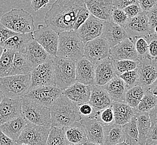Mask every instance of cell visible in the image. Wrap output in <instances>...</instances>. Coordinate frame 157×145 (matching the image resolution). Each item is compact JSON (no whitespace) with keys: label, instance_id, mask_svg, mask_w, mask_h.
Segmentation results:
<instances>
[{"label":"cell","instance_id":"6da1fadb","mask_svg":"<svg viewBox=\"0 0 157 145\" xmlns=\"http://www.w3.org/2000/svg\"><path fill=\"white\" fill-rule=\"evenodd\" d=\"M85 0H56L45 13L44 22L58 34L73 30L76 15Z\"/></svg>","mask_w":157,"mask_h":145},{"label":"cell","instance_id":"7a4b0ae2","mask_svg":"<svg viewBox=\"0 0 157 145\" xmlns=\"http://www.w3.org/2000/svg\"><path fill=\"white\" fill-rule=\"evenodd\" d=\"M51 126L66 128L82 119L78 106L62 95L50 107Z\"/></svg>","mask_w":157,"mask_h":145},{"label":"cell","instance_id":"3957f363","mask_svg":"<svg viewBox=\"0 0 157 145\" xmlns=\"http://www.w3.org/2000/svg\"><path fill=\"white\" fill-rule=\"evenodd\" d=\"M85 43L75 30L60 33L57 57L76 61L84 57Z\"/></svg>","mask_w":157,"mask_h":145},{"label":"cell","instance_id":"277c9868","mask_svg":"<svg viewBox=\"0 0 157 145\" xmlns=\"http://www.w3.org/2000/svg\"><path fill=\"white\" fill-rule=\"evenodd\" d=\"M0 21L16 33L33 32L35 30L34 20L32 14L22 9H13L5 13Z\"/></svg>","mask_w":157,"mask_h":145},{"label":"cell","instance_id":"5b68a950","mask_svg":"<svg viewBox=\"0 0 157 145\" xmlns=\"http://www.w3.org/2000/svg\"><path fill=\"white\" fill-rule=\"evenodd\" d=\"M21 116L28 123L50 128V108L39 104L26 97H21Z\"/></svg>","mask_w":157,"mask_h":145},{"label":"cell","instance_id":"8992f818","mask_svg":"<svg viewBox=\"0 0 157 145\" xmlns=\"http://www.w3.org/2000/svg\"><path fill=\"white\" fill-rule=\"evenodd\" d=\"M30 87V73L0 77V90L5 97L21 98L28 92Z\"/></svg>","mask_w":157,"mask_h":145},{"label":"cell","instance_id":"52a82bcc","mask_svg":"<svg viewBox=\"0 0 157 145\" xmlns=\"http://www.w3.org/2000/svg\"><path fill=\"white\" fill-rule=\"evenodd\" d=\"M55 85L64 90L75 81V61L61 57H53Z\"/></svg>","mask_w":157,"mask_h":145},{"label":"cell","instance_id":"ba28073f","mask_svg":"<svg viewBox=\"0 0 157 145\" xmlns=\"http://www.w3.org/2000/svg\"><path fill=\"white\" fill-rule=\"evenodd\" d=\"M50 128L28 123L16 141V145H47Z\"/></svg>","mask_w":157,"mask_h":145},{"label":"cell","instance_id":"9c48e42d","mask_svg":"<svg viewBox=\"0 0 157 145\" xmlns=\"http://www.w3.org/2000/svg\"><path fill=\"white\" fill-rule=\"evenodd\" d=\"M30 89L41 86L55 85L53 58L46 62L35 66L30 72Z\"/></svg>","mask_w":157,"mask_h":145},{"label":"cell","instance_id":"30bf717a","mask_svg":"<svg viewBox=\"0 0 157 145\" xmlns=\"http://www.w3.org/2000/svg\"><path fill=\"white\" fill-rule=\"evenodd\" d=\"M63 95V90L56 85H45L31 89L24 97L50 108Z\"/></svg>","mask_w":157,"mask_h":145},{"label":"cell","instance_id":"8fae6325","mask_svg":"<svg viewBox=\"0 0 157 145\" xmlns=\"http://www.w3.org/2000/svg\"><path fill=\"white\" fill-rule=\"evenodd\" d=\"M111 55V47L101 35L85 44L84 57L94 64Z\"/></svg>","mask_w":157,"mask_h":145},{"label":"cell","instance_id":"7c38bea8","mask_svg":"<svg viewBox=\"0 0 157 145\" xmlns=\"http://www.w3.org/2000/svg\"><path fill=\"white\" fill-rule=\"evenodd\" d=\"M34 39L52 57L57 56L59 34L47 25L39 24L33 32Z\"/></svg>","mask_w":157,"mask_h":145},{"label":"cell","instance_id":"4fadbf2b","mask_svg":"<svg viewBox=\"0 0 157 145\" xmlns=\"http://www.w3.org/2000/svg\"><path fill=\"white\" fill-rule=\"evenodd\" d=\"M124 28L129 38L147 36L152 34L147 16V12L143 11L137 16L129 18Z\"/></svg>","mask_w":157,"mask_h":145},{"label":"cell","instance_id":"5bb4252c","mask_svg":"<svg viewBox=\"0 0 157 145\" xmlns=\"http://www.w3.org/2000/svg\"><path fill=\"white\" fill-rule=\"evenodd\" d=\"M139 76V85L145 89L150 88L157 78V60L150 57L139 60L136 68Z\"/></svg>","mask_w":157,"mask_h":145},{"label":"cell","instance_id":"9a60e30c","mask_svg":"<svg viewBox=\"0 0 157 145\" xmlns=\"http://www.w3.org/2000/svg\"><path fill=\"white\" fill-rule=\"evenodd\" d=\"M104 21L90 15L76 32L85 44L102 35Z\"/></svg>","mask_w":157,"mask_h":145},{"label":"cell","instance_id":"2e32d148","mask_svg":"<svg viewBox=\"0 0 157 145\" xmlns=\"http://www.w3.org/2000/svg\"><path fill=\"white\" fill-rule=\"evenodd\" d=\"M21 98L5 97L0 103V125L21 115Z\"/></svg>","mask_w":157,"mask_h":145},{"label":"cell","instance_id":"e0dca14e","mask_svg":"<svg viewBox=\"0 0 157 145\" xmlns=\"http://www.w3.org/2000/svg\"><path fill=\"white\" fill-rule=\"evenodd\" d=\"M81 123L85 128L88 145L104 144V125L95 118H82Z\"/></svg>","mask_w":157,"mask_h":145},{"label":"cell","instance_id":"ac0fdd59","mask_svg":"<svg viewBox=\"0 0 157 145\" xmlns=\"http://www.w3.org/2000/svg\"><path fill=\"white\" fill-rule=\"evenodd\" d=\"M91 15L104 21H112L113 0H85Z\"/></svg>","mask_w":157,"mask_h":145},{"label":"cell","instance_id":"d6986e66","mask_svg":"<svg viewBox=\"0 0 157 145\" xmlns=\"http://www.w3.org/2000/svg\"><path fill=\"white\" fill-rule=\"evenodd\" d=\"M94 84L104 86L117 76L113 59L108 58L94 64Z\"/></svg>","mask_w":157,"mask_h":145},{"label":"cell","instance_id":"ffe728a7","mask_svg":"<svg viewBox=\"0 0 157 145\" xmlns=\"http://www.w3.org/2000/svg\"><path fill=\"white\" fill-rule=\"evenodd\" d=\"M110 58L115 60H138V56L134 43L129 38L111 47Z\"/></svg>","mask_w":157,"mask_h":145},{"label":"cell","instance_id":"44dd1931","mask_svg":"<svg viewBox=\"0 0 157 145\" xmlns=\"http://www.w3.org/2000/svg\"><path fill=\"white\" fill-rule=\"evenodd\" d=\"M91 91V85L75 82L63 90V95L78 106L89 102Z\"/></svg>","mask_w":157,"mask_h":145},{"label":"cell","instance_id":"7402d4cb","mask_svg":"<svg viewBox=\"0 0 157 145\" xmlns=\"http://www.w3.org/2000/svg\"><path fill=\"white\" fill-rule=\"evenodd\" d=\"M94 65L85 57L75 61V81L86 85L94 84Z\"/></svg>","mask_w":157,"mask_h":145},{"label":"cell","instance_id":"603a6c76","mask_svg":"<svg viewBox=\"0 0 157 145\" xmlns=\"http://www.w3.org/2000/svg\"><path fill=\"white\" fill-rule=\"evenodd\" d=\"M101 36L106 40L111 47L119 44L129 35L125 28L113 21H104V27Z\"/></svg>","mask_w":157,"mask_h":145},{"label":"cell","instance_id":"cb8c5ba5","mask_svg":"<svg viewBox=\"0 0 157 145\" xmlns=\"http://www.w3.org/2000/svg\"><path fill=\"white\" fill-rule=\"evenodd\" d=\"M24 53L34 68L53 58L34 39L29 41Z\"/></svg>","mask_w":157,"mask_h":145},{"label":"cell","instance_id":"d4e9b609","mask_svg":"<svg viewBox=\"0 0 157 145\" xmlns=\"http://www.w3.org/2000/svg\"><path fill=\"white\" fill-rule=\"evenodd\" d=\"M88 103L94 108L96 111H99L111 106L113 101L102 86L94 84L91 85V95Z\"/></svg>","mask_w":157,"mask_h":145},{"label":"cell","instance_id":"484cf974","mask_svg":"<svg viewBox=\"0 0 157 145\" xmlns=\"http://www.w3.org/2000/svg\"><path fill=\"white\" fill-rule=\"evenodd\" d=\"M112 107L114 113V122L121 126L130 122L137 113L135 109L124 101L113 102Z\"/></svg>","mask_w":157,"mask_h":145},{"label":"cell","instance_id":"4316f807","mask_svg":"<svg viewBox=\"0 0 157 145\" xmlns=\"http://www.w3.org/2000/svg\"><path fill=\"white\" fill-rule=\"evenodd\" d=\"M102 87L108 93L113 102L125 101L126 92L128 89L123 79L119 76L113 77Z\"/></svg>","mask_w":157,"mask_h":145},{"label":"cell","instance_id":"83f0119b","mask_svg":"<svg viewBox=\"0 0 157 145\" xmlns=\"http://www.w3.org/2000/svg\"><path fill=\"white\" fill-rule=\"evenodd\" d=\"M34 39L33 32L16 33V34L9 38L2 46L14 52L25 53L29 41Z\"/></svg>","mask_w":157,"mask_h":145},{"label":"cell","instance_id":"f1b7e54d","mask_svg":"<svg viewBox=\"0 0 157 145\" xmlns=\"http://www.w3.org/2000/svg\"><path fill=\"white\" fill-rule=\"evenodd\" d=\"M124 141L123 126L115 123L104 126L103 145H124Z\"/></svg>","mask_w":157,"mask_h":145},{"label":"cell","instance_id":"f546056e","mask_svg":"<svg viewBox=\"0 0 157 145\" xmlns=\"http://www.w3.org/2000/svg\"><path fill=\"white\" fill-rule=\"evenodd\" d=\"M28 122L21 115L0 125V129L6 136L16 142Z\"/></svg>","mask_w":157,"mask_h":145},{"label":"cell","instance_id":"4dcf8cb0","mask_svg":"<svg viewBox=\"0 0 157 145\" xmlns=\"http://www.w3.org/2000/svg\"><path fill=\"white\" fill-rule=\"evenodd\" d=\"M64 129L67 139L71 145H88L85 128L80 121Z\"/></svg>","mask_w":157,"mask_h":145},{"label":"cell","instance_id":"1f68e13d","mask_svg":"<svg viewBox=\"0 0 157 145\" xmlns=\"http://www.w3.org/2000/svg\"><path fill=\"white\" fill-rule=\"evenodd\" d=\"M138 129V145H146L151 129V121L149 112H138L136 114Z\"/></svg>","mask_w":157,"mask_h":145},{"label":"cell","instance_id":"d6a6232c","mask_svg":"<svg viewBox=\"0 0 157 145\" xmlns=\"http://www.w3.org/2000/svg\"><path fill=\"white\" fill-rule=\"evenodd\" d=\"M33 68L25 53L15 52L11 76L29 74Z\"/></svg>","mask_w":157,"mask_h":145},{"label":"cell","instance_id":"836d02e7","mask_svg":"<svg viewBox=\"0 0 157 145\" xmlns=\"http://www.w3.org/2000/svg\"><path fill=\"white\" fill-rule=\"evenodd\" d=\"M125 136L124 145H138V129L136 115L128 123L123 125Z\"/></svg>","mask_w":157,"mask_h":145},{"label":"cell","instance_id":"e575fe53","mask_svg":"<svg viewBox=\"0 0 157 145\" xmlns=\"http://www.w3.org/2000/svg\"><path fill=\"white\" fill-rule=\"evenodd\" d=\"M47 145H71L67 139L64 128L57 126L50 127L47 140Z\"/></svg>","mask_w":157,"mask_h":145},{"label":"cell","instance_id":"d590c367","mask_svg":"<svg viewBox=\"0 0 157 145\" xmlns=\"http://www.w3.org/2000/svg\"><path fill=\"white\" fill-rule=\"evenodd\" d=\"M145 90L146 89L139 84L128 89L126 92L124 102L136 110L144 95Z\"/></svg>","mask_w":157,"mask_h":145},{"label":"cell","instance_id":"8d00e7d4","mask_svg":"<svg viewBox=\"0 0 157 145\" xmlns=\"http://www.w3.org/2000/svg\"><path fill=\"white\" fill-rule=\"evenodd\" d=\"M14 54L13 51L3 48L0 58V77L11 76Z\"/></svg>","mask_w":157,"mask_h":145},{"label":"cell","instance_id":"74e56055","mask_svg":"<svg viewBox=\"0 0 157 145\" xmlns=\"http://www.w3.org/2000/svg\"><path fill=\"white\" fill-rule=\"evenodd\" d=\"M157 106V97L146 89L144 95L136 110L138 112H149Z\"/></svg>","mask_w":157,"mask_h":145},{"label":"cell","instance_id":"f35d334b","mask_svg":"<svg viewBox=\"0 0 157 145\" xmlns=\"http://www.w3.org/2000/svg\"><path fill=\"white\" fill-rule=\"evenodd\" d=\"M151 121V129L146 145H157V106L149 112Z\"/></svg>","mask_w":157,"mask_h":145},{"label":"cell","instance_id":"ab89813d","mask_svg":"<svg viewBox=\"0 0 157 145\" xmlns=\"http://www.w3.org/2000/svg\"><path fill=\"white\" fill-rule=\"evenodd\" d=\"M113 65L117 76H119L123 72L136 69L139 64V60H113Z\"/></svg>","mask_w":157,"mask_h":145},{"label":"cell","instance_id":"60d3db41","mask_svg":"<svg viewBox=\"0 0 157 145\" xmlns=\"http://www.w3.org/2000/svg\"><path fill=\"white\" fill-rule=\"evenodd\" d=\"M130 39L132 40L134 45L135 50L138 56V60L149 57L148 53V41L145 37L137 36Z\"/></svg>","mask_w":157,"mask_h":145},{"label":"cell","instance_id":"b9f144b4","mask_svg":"<svg viewBox=\"0 0 157 145\" xmlns=\"http://www.w3.org/2000/svg\"><path fill=\"white\" fill-rule=\"evenodd\" d=\"M96 119L98 120L104 126L115 123L114 113L112 105L102 110L97 111Z\"/></svg>","mask_w":157,"mask_h":145},{"label":"cell","instance_id":"7bdbcfd3","mask_svg":"<svg viewBox=\"0 0 157 145\" xmlns=\"http://www.w3.org/2000/svg\"><path fill=\"white\" fill-rule=\"evenodd\" d=\"M125 83L128 89L139 84V76L137 69L132 70L123 72L119 76Z\"/></svg>","mask_w":157,"mask_h":145},{"label":"cell","instance_id":"ee69618b","mask_svg":"<svg viewBox=\"0 0 157 145\" xmlns=\"http://www.w3.org/2000/svg\"><path fill=\"white\" fill-rule=\"evenodd\" d=\"M128 19L129 17L124 9L113 6L112 12V21L124 28Z\"/></svg>","mask_w":157,"mask_h":145},{"label":"cell","instance_id":"f6af8a7d","mask_svg":"<svg viewBox=\"0 0 157 145\" xmlns=\"http://www.w3.org/2000/svg\"><path fill=\"white\" fill-rule=\"evenodd\" d=\"M91 15L88 9L85 5L79 9L78 12L77 13L76 17H75V21L73 24V30L76 31L77 29L82 25V24L87 20L88 17Z\"/></svg>","mask_w":157,"mask_h":145},{"label":"cell","instance_id":"bcb514c9","mask_svg":"<svg viewBox=\"0 0 157 145\" xmlns=\"http://www.w3.org/2000/svg\"><path fill=\"white\" fill-rule=\"evenodd\" d=\"M148 44V53L149 57L153 60H157V35L152 34L145 36Z\"/></svg>","mask_w":157,"mask_h":145},{"label":"cell","instance_id":"7dc6e473","mask_svg":"<svg viewBox=\"0 0 157 145\" xmlns=\"http://www.w3.org/2000/svg\"><path fill=\"white\" fill-rule=\"evenodd\" d=\"M79 112L82 118H95L97 113L96 111L91 104L88 102L82 103L78 105Z\"/></svg>","mask_w":157,"mask_h":145},{"label":"cell","instance_id":"c3c4849f","mask_svg":"<svg viewBox=\"0 0 157 145\" xmlns=\"http://www.w3.org/2000/svg\"><path fill=\"white\" fill-rule=\"evenodd\" d=\"M16 32H13L6 28L0 21V45L2 46L3 43L9 38L16 34Z\"/></svg>","mask_w":157,"mask_h":145},{"label":"cell","instance_id":"681fc988","mask_svg":"<svg viewBox=\"0 0 157 145\" xmlns=\"http://www.w3.org/2000/svg\"><path fill=\"white\" fill-rule=\"evenodd\" d=\"M147 16L151 27V32L154 34V27L157 25V3L147 12Z\"/></svg>","mask_w":157,"mask_h":145},{"label":"cell","instance_id":"f907efd6","mask_svg":"<svg viewBox=\"0 0 157 145\" xmlns=\"http://www.w3.org/2000/svg\"><path fill=\"white\" fill-rule=\"evenodd\" d=\"M124 11L125 12L129 18L137 16L143 11L139 3H133L125 7Z\"/></svg>","mask_w":157,"mask_h":145},{"label":"cell","instance_id":"816d5d0a","mask_svg":"<svg viewBox=\"0 0 157 145\" xmlns=\"http://www.w3.org/2000/svg\"><path fill=\"white\" fill-rule=\"evenodd\" d=\"M31 2V7L34 11L45 8L49 3L50 0H30Z\"/></svg>","mask_w":157,"mask_h":145},{"label":"cell","instance_id":"f5cc1de1","mask_svg":"<svg viewBox=\"0 0 157 145\" xmlns=\"http://www.w3.org/2000/svg\"><path fill=\"white\" fill-rule=\"evenodd\" d=\"M141 9L148 12L157 3V0H138Z\"/></svg>","mask_w":157,"mask_h":145},{"label":"cell","instance_id":"db71d44e","mask_svg":"<svg viewBox=\"0 0 157 145\" xmlns=\"http://www.w3.org/2000/svg\"><path fill=\"white\" fill-rule=\"evenodd\" d=\"M136 3H138V0H113V6L121 9H124L130 5Z\"/></svg>","mask_w":157,"mask_h":145},{"label":"cell","instance_id":"11a10c76","mask_svg":"<svg viewBox=\"0 0 157 145\" xmlns=\"http://www.w3.org/2000/svg\"><path fill=\"white\" fill-rule=\"evenodd\" d=\"M16 145L15 141L9 138L0 129V145Z\"/></svg>","mask_w":157,"mask_h":145},{"label":"cell","instance_id":"9f6ffc18","mask_svg":"<svg viewBox=\"0 0 157 145\" xmlns=\"http://www.w3.org/2000/svg\"><path fill=\"white\" fill-rule=\"evenodd\" d=\"M148 90H149L151 93L157 97V78L151 84L150 88L148 89Z\"/></svg>","mask_w":157,"mask_h":145},{"label":"cell","instance_id":"6f0895ef","mask_svg":"<svg viewBox=\"0 0 157 145\" xmlns=\"http://www.w3.org/2000/svg\"><path fill=\"white\" fill-rule=\"evenodd\" d=\"M4 97H5V96L3 95V93L0 90V103H1V102H2V101L3 100Z\"/></svg>","mask_w":157,"mask_h":145},{"label":"cell","instance_id":"680465c9","mask_svg":"<svg viewBox=\"0 0 157 145\" xmlns=\"http://www.w3.org/2000/svg\"><path fill=\"white\" fill-rule=\"evenodd\" d=\"M3 47L2 46H1L0 45V58H1V55H2V52H3Z\"/></svg>","mask_w":157,"mask_h":145},{"label":"cell","instance_id":"91938a15","mask_svg":"<svg viewBox=\"0 0 157 145\" xmlns=\"http://www.w3.org/2000/svg\"><path fill=\"white\" fill-rule=\"evenodd\" d=\"M153 32H154V34H157V25L154 27Z\"/></svg>","mask_w":157,"mask_h":145}]
</instances>
